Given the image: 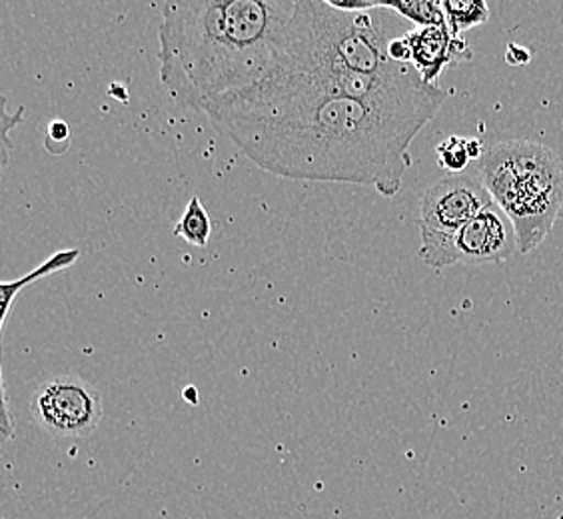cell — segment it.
Instances as JSON below:
<instances>
[{
	"instance_id": "obj_1",
	"label": "cell",
	"mask_w": 563,
	"mask_h": 519,
	"mask_svg": "<svg viewBox=\"0 0 563 519\" xmlns=\"http://www.w3.org/2000/svg\"><path fill=\"white\" fill-rule=\"evenodd\" d=\"M205 112L264 173L316 183L374 186L398 195L420 134L346 97L266 76Z\"/></svg>"
},
{
	"instance_id": "obj_2",
	"label": "cell",
	"mask_w": 563,
	"mask_h": 519,
	"mask_svg": "<svg viewBox=\"0 0 563 519\" xmlns=\"http://www.w3.org/2000/svg\"><path fill=\"white\" fill-rule=\"evenodd\" d=\"M296 0H173L158 29L161 80L176 104L205 112L258 85L278 63Z\"/></svg>"
},
{
	"instance_id": "obj_3",
	"label": "cell",
	"mask_w": 563,
	"mask_h": 519,
	"mask_svg": "<svg viewBox=\"0 0 563 519\" xmlns=\"http://www.w3.org/2000/svg\"><path fill=\"white\" fill-rule=\"evenodd\" d=\"M477 174L516 228L521 254L538 249L563 217V164L558 154L538 142H498L477 161Z\"/></svg>"
},
{
	"instance_id": "obj_4",
	"label": "cell",
	"mask_w": 563,
	"mask_h": 519,
	"mask_svg": "<svg viewBox=\"0 0 563 519\" xmlns=\"http://www.w3.org/2000/svg\"><path fill=\"white\" fill-rule=\"evenodd\" d=\"M492 202L494 198L477 170L452 174L428 186L420 198V258L423 264L433 270L450 268L455 234Z\"/></svg>"
},
{
	"instance_id": "obj_5",
	"label": "cell",
	"mask_w": 563,
	"mask_h": 519,
	"mask_svg": "<svg viewBox=\"0 0 563 519\" xmlns=\"http://www.w3.org/2000/svg\"><path fill=\"white\" fill-rule=\"evenodd\" d=\"M34 422L56 438H87L102 420V396L87 379L58 376L31 398Z\"/></svg>"
},
{
	"instance_id": "obj_6",
	"label": "cell",
	"mask_w": 563,
	"mask_h": 519,
	"mask_svg": "<svg viewBox=\"0 0 563 519\" xmlns=\"http://www.w3.org/2000/svg\"><path fill=\"white\" fill-rule=\"evenodd\" d=\"M520 252L516 228L496 202L486 206L455 234L450 252L454 264H496Z\"/></svg>"
},
{
	"instance_id": "obj_7",
	"label": "cell",
	"mask_w": 563,
	"mask_h": 519,
	"mask_svg": "<svg viewBox=\"0 0 563 519\" xmlns=\"http://www.w3.org/2000/svg\"><path fill=\"white\" fill-rule=\"evenodd\" d=\"M412 51V66L422 76L423 82L438 87V78L450 66L470 63L474 53L464 38H455L448 24L416 29L406 33Z\"/></svg>"
},
{
	"instance_id": "obj_8",
	"label": "cell",
	"mask_w": 563,
	"mask_h": 519,
	"mask_svg": "<svg viewBox=\"0 0 563 519\" xmlns=\"http://www.w3.org/2000/svg\"><path fill=\"white\" fill-rule=\"evenodd\" d=\"M78 258H80V250H60V252H55L53 256H48L41 266H36L33 272H29L26 276H22L19 280L2 281L0 284V294H2V303H0L2 306V312H0V334H4V325H7V320H9V312H11L14 298L26 286H31L34 281L43 280V278H48L53 274H58V272L73 268Z\"/></svg>"
},
{
	"instance_id": "obj_9",
	"label": "cell",
	"mask_w": 563,
	"mask_h": 519,
	"mask_svg": "<svg viewBox=\"0 0 563 519\" xmlns=\"http://www.w3.org/2000/svg\"><path fill=\"white\" fill-rule=\"evenodd\" d=\"M442 11L455 38H462V33L489 21V7L484 0H442Z\"/></svg>"
},
{
	"instance_id": "obj_10",
	"label": "cell",
	"mask_w": 563,
	"mask_h": 519,
	"mask_svg": "<svg viewBox=\"0 0 563 519\" xmlns=\"http://www.w3.org/2000/svg\"><path fill=\"white\" fill-rule=\"evenodd\" d=\"M174 236H180L192 246L205 249L212 236V222L208 217L207 208L200 202L198 196H192L186 205L185 214L174 227Z\"/></svg>"
},
{
	"instance_id": "obj_11",
	"label": "cell",
	"mask_w": 563,
	"mask_h": 519,
	"mask_svg": "<svg viewBox=\"0 0 563 519\" xmlns=\"http://www.w3.org/2000/svg\"><path fill=\"white\" fill-rule=\"evenodd\" d=\"M382 11L396 12L406 21L413 22L418 29L444 26L445 14L442 2L435 0H400V2H382Z\"/></svg>"
},
{
	"instance_id": "obj_12",
	"label": "cell",
	"mask_w": 563,
	"mask_h": 519,
	"mask_svg": "<svg viewBox=\"0 0 563 519\" xmlns=\"http://www.w3.org/2000/svg\"><path fill=\"white\" fill-rule=\"evenodd\" d=\"M438 154V164L444 168L445 173L464 174L467 166L472 163L467 154V139L462 136H450L435 146Z\"/></svg>"
},
{
	"instance_id": "obj_13",
	"label": "cell",
	"mask_w": 563,
	"mask_h": 519,
	"mask_svg": "<svg viewBox=\"0 0 563 519\" xmlns=\"http://www.w3.org/2000/svg\"><path fill=\"white\" fill-rule=\"evenodd\" d=\"M68 142H70L68 124L63 122V120H53V122L46 126V151L58 154L56 146H60V152L65 154V152L68 151Z\"/></svg>"
},
{
	"instance_id": "obj_14",
	"label": "cell",
	"mask_w": 563,
	"mask_h": 519,
	"mask_svg": "<svg viewBox=\"0 0 563 519\" xmlns=\"http://www.w3.org/2000/svg\"><path fill=\"white\" fill-rule=\"evenodd\" d=\"M336 11L350 12V14H366V12L382 11V2L376 0H328Z\"/></svg>"
},
{
	"instance_id": "obj_15",
	"label": "cell",
	"mask_w": 563,
	"mask_h": 519,
	"mask_svg": "<svg viewBox=\"0 0 563 519\" xmlns=\"http://www.w3.org/2000/svg\"><path fill=\"white\" fill-rule=\"evenodd\" d=\"M406 33L401 36H394L390 44H388V56L398 65H412V51H410V44L406 41Z\"/></svg>"
},
{
	"instance_id": "obj_16",
	"label": "cell",
	"mask_w": 563,
	"mask_h": 519,
	"mask_svg": "<svg viewBox=\"0 0 563 519\" xmlns=\"http://www.w3.org/2000/svg\"><path fill=\"white\" fill-rule=\"evenodd\" d=\"M24 114V109H21L19 114L11 117L7 107L2 109V166H7L9 163V148H11V141H9V132H11L12 124H19Z\"/></svg>"
},
{
	"instance_id": "obj_17",
	"label": "cell",
	"mask_w": 563,
	"mask_h": 519,
	"mask_svg": "<svg viewBox=\"0 0 563 519\" xmlns=\"http://www.w3.org/2000/svg\"><path fill=\"white\" fill-rule=\"evenodd\" d=\"M506 60L511 66L528 65L531 60V53L526 46H518V44H509L508 53H506Z\"/></svg>"
},
{
	"instance_id": "obj_18",
	"label": "cell",
	"mask_w": 563,
	"mask_h": 519,
	"mask_svg": "<svg viewBox=\"0 0 563 519\" xmlns=\"http://www.w3.org/2000/svg\"><path fill=\"white\" fill-rule=\"evenodd\" d=\"M484 152H486V148H484L479 139H467V154H470L472 161H479L484 156Z\"/></svg>"
},
{
	"instance_id": "obj_19",
	"label": "cell",
	"mask_w": 563,
	"mask_h": 519,
	"mask_svg": "<svg viewBox=\"0 0 563 519\" xmlns=\"http://www.w3.org/2000/svg\"><path fill=\"white\" fill-rule=\"evenodd\" d=\"M185 398L188 404L196 406V404H198V391H196V388H186Z\"/></svg>"
}]
</instances>
